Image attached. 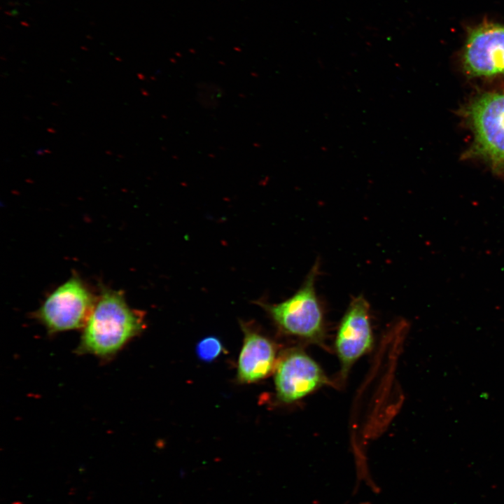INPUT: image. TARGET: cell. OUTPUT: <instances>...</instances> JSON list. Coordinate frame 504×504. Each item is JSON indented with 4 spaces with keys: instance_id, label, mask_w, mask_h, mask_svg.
I'll use <instances>...</instances> for the list:
<instances>
[{
    "instance_id": "obj_1",
    "label": "cell",
    "mask_w": 504,
    "mask_h": 504,
    "mask_svg": "<svg viewBox=\"0 0 504 504\" xmlns=\"http://www.w3.org/2000/svg\"><path fill=\"white\" fill-rule=\"evenodd\" d=\"M145 327L144 314L129 306L122 291L102 287L76 353L110 360Z\"/></svg>"
},
{
    "instance_id": "obj_2",
    "label": "cell",
    "mask_w": 504,
    "mask_h": 504,
    "mask_svg": "<svg viewBox=\"0 0 504 504\" xmlns=\"http://www.w3.org/2000/svg\"><path fill=\"white\" fill-rule=\"evenodd\" d=\"M318 270L316 263L301 287L287 300L260 304L281 330L313 342H321L324 335L323 314L315 286Z\"/></svg>"
},
{
    "instance_id": "obj_3",
    "label": "cell",
    "mask_w": 504,
    "mask_h": 504,
    "mask_svg": "<svg viewBox=\"0 0 504 504\" xmlns=\"http://www.w3.org/2000/svg\"><path fill=\"white\" fill-rule=\"evenodd\" d=\"M97 298L78 275H73L46 297L34 316L49 335L83 329Z\"/></svg>"
},
{
    "instance_id": "obj_4",
    "label": "cell",
    "mask_w": 504,
    "mask_h": 504,
    "mask_svg": "<svg viewBox=\"0 0 504 504\" xmlns=\"http://www.w3.org/2000/svg\"><path fill=\"white\" fill-rule=\"evenodd\" d=\"M468 117L475 136L472 152L493 172L504 173V92L477 97L468 107Z\"/></svg>"
},
{
    "instance_id": "obj_5",
    "label": "cell",
    "mask_w": 504,
    "mask_h": 504,
    "mask_svg": "<svg viewBox=\"0 0 504 504\" xmlns=\"http://www.w3.org/2000/svg\"><path fill=\"white\" fill-rule=\"evenodd\" d=\"M328 382L320 366L300 349L286 351L276 363L274 384L282 402H295Z\"/></svg>"
},
{
    "instance_id": "obj_6",
    "label": "cell",
    "mask_w": 504,
    "mask_h": 504,
    "mask_svg": "<svg viewBox=\"0 0 504 504\" xmlns=\"http://www.w3.org/2000/svg\"><path fill=\"white\" fill-rule=\"evenodd\" d=\"M463 64L472 76L504 74V24L484 23L472 29L465 43Z\"/></svg>"
},
{
    "instance_id": "obj_7",
    "label": "cell",
    "mask_w": 504,
    "mask_h": 504,
    "mask_svg": "<svg viewBox=\"0 0 504 504\" xmlns=\"http://www.w3.org/2000/svg\"><path fill=\"white\" fill-rule=\"evenodd\" d=\"M373 335L370 319V306L361 295L350 302L339 325L335 347L345 376L352 365L370 351Z\"/></svg>"
},
{
    "instance_id": "obj_8",
    "label": "cell",
    "mask_w": 504,
    "mask_h": 504,
    "mask_svg": "<svg viewBox=\"0 0 504 504\" xmlns=\"http://www.w3.org/2000/svg\"><path fill=\"white\" fill-rule=\"evenodd\" d=\"M244 342L237 363L241 382L252 383L267 377L274 369L276 349L267 337L242 324Z\"/></svg>"
},
{
    "instance_id": "obj_9",
    "label": "cell",
    "mask_w": 504,
    "mask_h": 504,
    "mask_svg": "<svg viewBox=\"0 0 504 504\" xmlns=\"http://www.w3.org/2000/svg\"><path fill=\"white\" fill-rule=\"evenodd\" d=\"M223 351L220 341L216 337L209 336L202 339L198 342L196 352L198 357L206 362L216 358Z\"/></svg>"
},
{
    "instance_id": "obj_10",
    "label": "cell",
    "mask_w": 504,
    "mask_h": 504,
    "mask_svg": "<svg viewBox=\"0 0 504 504\" xmlns=\"http://www.w3.org/2000/svg\"><path fill=\"white\" fill-rule=\"evenodd\" d=\"M35 155H40L43 153H45V149L43 148H39L37 150L34 151Z\"/></svg>"
}]
</instances>
